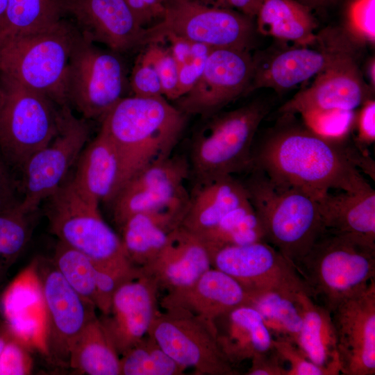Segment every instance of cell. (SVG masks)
<instances>
[{
	"label": "cell",
	"mask_w": 375,
	"mask_h": 375,
	"mask_svg": "<svg viewBox=\"0 0 375 375\" xmlns=\"http://www.w3.org/2000/svg\"><path fill=\"white\" fill-rule=\"evenodd\" d=\"M130 87L135 96L164 97L160 78L155 67L142 54L139 56L133 68Z\"/></svg>",
	"instance_id": "7bdbcfd3"
},
{
	"label": "cell",
	"mask_w": 375,
	"mask_h": 375,
	"mask_svg": "<svg viewBox=\"0 0 375 375\" xmlns=\"http://www.w3.org/2000/svg\"><path fill=\"white\" fill-rule=\"evenodd\" d=\"M69 0H8L0 44L46 31L65 19Z\"/></svg>",
	"instance_id": "d6a6232c"
},
{
	"label": "cell",
	"mask_w": 375,
	"mask_h": 375,
	"mask_svg": "<svg viewBox=\"0 0 375 375\" xmlns=\"http://www.w3.org/2000/svg\"><path fill=\"white\" fill-rule=\"evenodd\" d=\"M367 74L368 78L370 81V83L373 87H374L375 83V62L374 59L370 60L367 66Z\"/></svg>",
	"instance_id": "6f0895ef"
},
{
	"label": "cell",
	"mask_w": 375,
	"mask_h": 375,
	"mask_svg": "<svg viewBox=\"0 0 375 375\" xmlns=\"http://www.w3.org/2000/svg\"><path fill=\"white\" fill-rule=\"evenodd\" d=\"M15 171L0 152V212L15 208L22 201L20 182Z\"/></svg>",
	"instance_id": "7dc6e473"
},
{
	"label": "cell",
	"mask_w": 375,
	"mask_h": 375,
	"mask_svg": "<svg viewBox=\"0 0 375 375\" xmlns=\"http://www.w3.org/2000/svg\"><path fill=\"white\" fill-rule=\"evenodd\" d=\"M249 201L243 183L233 176L197 183L181 226L200 235Z\"/></svg>",
	"instance_id": "f1b7e54d"
},
{
	"label": "cell",
	"mask_w": 375,
	"mask_h": 375,
	"mask_svg": "<svg viewBox=\"0 0 375 375\" xmlns=\"http://www.w3.org/2000/svg\"><path fill=\"white\" fill-rule=\"evenodd\" d=\"M142 272L141 267L131 264L112 267L95 265L94 304L102 315L109 312L113 295L119 287Z\"/></svg>",
	"instance_id": "f35d334b"
},
{
	"label": "cell",
	"mask_w": 375,
	"mask_h": 375,
	"mask_svg": "<svg viewBox=\"0 0 375 375\" xmlns=\"http://www.w3.org/2000/svg\"><path fill=\"white\" fill-rule=\"evenodd\" d=\"M347 25L357 39L374 43L375 0H350L347 9Z\"/></svg>",
	"instance_id": "b9f144b4"
},
{
	"label": "cell",
	"mask_w": 375,
	"mask_h": 375,
	"mask_svg": "<svg viewBox=\"0 0 375 375\" xmlns=\"http://www.w3.org/2000/svg\"><path fill=\"white\" fill-rule=\"evenodd\" d=\"M198 236L209 253L226 246L265 242L260 222L249 201L230 211L214 227Z\"/></svg>",
	"instance_id": "e575fe53"
},
{
	"label": "cell",
	"mask_w": 375,
	"mask_h": 375,
	"mask_svg": "<svg viewBox=\"0 0 375 375\" xmlns=\"http://www.w3.org/2000/svg\"><path fill=\"white\" fill-rule=\"evenodd\" d=\"M120 356L96 316L74 342L69 366L88 375H120Z\"/></svg>",
	"instance_id": "1f68e13d"
},
{
	"label": "cell",
	"mask_w": 375,
	"mask_h": 375,
	"mask_svg": "<svg viewBox=\"0 0 375 375\" xmlns=\"http://www.w3.org/2000/svg\"><path fill=\"white\" fill-rule=\"evenodd\" d=\"M29 348L12 335L0 356V375H24L31 373L33 361Z\"/></svg>",
	"instance_id": "ee69618b"
},
{
	"label": "cell",
	"mask_w": 375,
	"mask_h": 375,
	"mask_svg": "<svg viewBox=\"0 0 375 375\" xmlns=\"http://www.w3.org/2000/svg\"><path fill=\"white\" fill-rule=\"evenodd\" d=\"M214 323L219 347L233 365L273 347V339L260 314L249 305L222 314Z\"/></svg>",
	"instance_id": "83f0119b"
},
{
	"label": "cell",
	"mask_w": 375,
	"mask_h": 375,
	"mask_svg": "<svg viewBox=\"0 0 375 375\" xmlns=\"http://www.w3.org/2000/svg\"><path fill=\"white\" fill-rule=\"evenodd\" d=\"M6 99V92L5 90L0 81V113L1 112V110L3 108L4 102Z\"/></svg>",
	"instance_id": "91938a15"
},
{
	"label": "cell",
	"mask_w": 375,
	"mask_h": 375,
	"mask_svg": "<svg viewBox=\"0 0 375 375\" xmlns=\"http://www.w3.org/2000/svg\"><path fill=\"white\" fill-rule=\"evenodd\" d=\"M174 360L198 375L239 374L223 354L214 321L181 308L158 310L148 333Z\"/></svg>",
	"instance_id": "8fae6325"
},
{
	"label": "cell",
	"mask_w": 375,
	"mask_h": 375,
	"mask_svg": "<svg viewBox=\"0 0 375 375\" xmlns=\"http://www.w3.org/2000/svg\"><path fill=\"white\" fill-rule=\"evenodd\" d=\"M340 374H375V280L331 312Z\"/></svg>",
	"instance_id": "e0dca14e"
},
{
	"label": "cell",
	"mask_w": 375,
	"mask_h": 375,
	"mask_svg": "<svg viewBox=\"0 0 375 375\" xmlns=\"http://www.w3.org/2000/svg\"><path fill=\"white\" fill-rule=\"evenodd\" d=\"M165 40L170 43L169 48L168 49L176 61L178 68L190 59L192 42L174 34L167 35L162 41Z\"/></svg>",
	"instance_id": "816d5d0a"
},
{
	"label": "cell",
	"mask_w": 375,
	"mask_h": 375,
	"mask_svg": "<svg viewBox=\"0 0 375 375\" xmlns=\"http://www.w3.org/2000/svg\"><path fill=\"white\" fill-rule=\"evenodd\" d=\"M190 194L160 208L129 216L119 226L128 261L138 267L149 265L165 246L169 234L181 226Z\"/></svg>",
	"instance_id": "7402d4cb"
},
{
	"label": "cell",
	"mask_w": 375,
	"mask_h": 375,
	"mask_svg": "<svg viewBox=\"0 0 375 375\" xmlns=\"http://www.w3.org/2000/svg\"><path fill=\"white\" fill-rule=\"evenodd\" d=\"M251 19L230 8L197 0H165L159 21L145 28L142 44L160 43L174 34L212 49L248 50L254 31Z\"/></svg>",
	"instance_id": "ba28073f"
},
{
	"label": "cell",
	"mask_w": 375,
	"mask_h": 375,
	"mask_svg": "<svg viewBox=\"0 0 375 375\" xmlns=\"http://www.w3.org/2000/svg\"><path fill=\"white\" fill-rule=\"evenodd\" d=\"M249 297L243 288L224 272L211 267L190 285L167 292L160 302L164 309L181 308L214 321L242 305Z\"/></svg>",
	"instance_id": "cb8c5ba5"
},
{
	"label": "cell",
	"mask_w": 375,
	"mask_h": 375,
	"mask_svg": "<svg viewBox=\"0 0 375 375\" xmlns=\"http://www.w3.org/2000/svg\"><path fill=\"white\" fill-rule=\"evenodd\" d=\"M2 314L10 335L29 349L46 354V312L33 263L8 287L1 299Z\"/></svg>",
	"instance_id": "603a6c76"
},
{
	"label": "cell",
	"mask_w": 375,
	"mask_h": 375,
	"mask_svg": "<svg viewBox=\"0 0 375 375\" xmlns=\"http://www.w3.org/2000/svg\"><path fill=\"white\" fill-rule=\"evenodd\" d=\"M344 47L324 70L317 75L312 85L285 103L282 115L317 112L353 111L370 98L369 88L349 49Z\"/></svg>",
	"instance_id": "2e32d148"
},
{
	"label": "cell",
	"mask_w": 375,
	"mask_h": 375,
	"mask_svg": "<svg viewBox=\"0 0 375 375\" xmlns=\"http://www.w3.org/2000/svg\"><path fill=\"white\" fill-rule=\"evenodd\" d=\"M253 72L254 60L248 50L212 49L201 76L176 99V107L187 115L208 118L247 93Z\"/></svg>",
	"instance_id": "9a60e30c"
},
{
	"label": "cell",
	"mask_w": 375,
	"mask_h": 375,
	"mask_svg": "<svg viewBox=\"0 0 375 375\" xmlns=\"http://www.w3.org/2000/svg\"><path fill=\"white\" fill-rule=\"evenodd\" d=\"M187 117L164 97L135 95L123 97L106 114L100 131L118 153L120 189L145 167L172 155L185 129Z\"/></svg>",
	"instance_id": "7a4b0ae2"
},
{
	"label": "cell",
	"mask_w": 375,
	"mask_h": 375,
	"mask_svg": "<svg viewBox=\"0 0 375 375\" xmlns=\"http://www.w3.org/2000/svg\"><path fill=\"white\" fill-rule=\"evenodd\" d=\"M32 263L45 307L46 354L58 364L69 365L71 347L85 326L97 316V308L69 285L51 258L38 256Z\"/></svg>",
	"instance_id": "4fadbf2b"
},
{
	"label": "cell",
	"mask_w": 375,
	"mask_h": 375,
	"mask_svg": "<svg viewBox=\"0 0 375 375\" xmlns=\"http://www.w3.org/2000/svg\"><path fill=\"white\" fill-rule=\"evenodd\" d=\"M279 188H300L317 199L331 190L356 192L374 179V162L344 140L324 137L306 125L276 126L252 151V169Z\"/></svg>",
	"instance_id": "6da1fadb"
},
{
	"label": "cell",
	"mask_w": 375,
	"mask_h": 375,
	"mask_svg": "<svg viewBox=\"0 0 375 375\" xmlns=\"http://www.w3.org/2000/svg\"><path fill=\"white\" fill-rule=\"evenodd\" d=\"M35 212L24 210L20 204L0 212V278L27 247Z\"/></svg>",
	"instance_id": "8d00e7d4"
},
{
	"label": "cell",
	"mask_w": 375,
	"mask_h": 375,
	"mask_svg": "<svg viewBox=\"0 0 375 375\" xmlns=\"http://www.w3.org/2000/svg\"><path fill=\"white\" fill-rule=\"evenodd\" d=\"M142 55L155 67L160 78L164 97L171 100L178 98V70L168 48L158 43L148 44Z\"/></svg>",
	"instance_id": "ab89813d"
},
{
	"label": "cell",
	"mask_w": 375,
	"mask_h": 375,
	"mask_svg": "<svg viewBox=\"0 0 375 375\" xmlns=\"http://www.w3.org/2000/svg\"><path fill=\"white\" fill-rule=\"evenodd\" d=\"M124 1L143 27L153 19L161 17L164 11V3L165 1V0Z\"/></svg>",
	"instance_id": "f907efd6"
},
{
	"label": "cell",
	"mask_w": 375,
	"mask_h": 375,
	"mask_svg": "<svg viewBox=\"0 0 375 375\" xmlns=\"http://www.w3.org/2000/svg\"><path fill=\"white\" fill-rule=\"evenodd\" d=\"M297 292L269 290L249 296L247 305L260 314L273 340L297 344L303 323Z\"/></svg>",
	"instance_id": "836d02e7"
},
{
	"label": "cell",
	"mask_w": 375,
	"mask_h": 375,
	"mask_svg": "<svg viewBox=\"0 0 375 375\" xmlns=\"http://www.w3.org/2000/svg\"><path fill=\"white\" fill-rule=\"evenodd\" d=\"M68 14L87 40L115 53L142 46L145 28L124 0H69Z\"/></svg>",
	"instance_id": "ffe728a7"
},
{
	"label": "cell",
	"mask_w": 375,
	"mask_h": 375,
	"mask_svg": "<svg viewBox=\"0 0 375 375\" xmlns=\"http://www.w3.org/2000/svg\"><path fill=\"white\" fill-rule=\"evenodd\" d=\"M297 297L303 319L297 346L328 375L340 374L331 312L304 291L298 292Z\"/></svg>",
	"instance_id": "f546056e"
},
{
	"label": "cell",
	"mask_w": 375,
	"mask_h": 375,
	"mask_svg": "<svg viewBox=\"0 0 375 375\" xmlns=\"http://www.w3.org/2000/svg\"><path fill=\"white\" fill-rule=\"evenodd\" d=\"M251 360V365L247 375H287L288 369L274 347L267 351L254 356Z\"/></svg>",
	"instance_id": "681fc988"
},
{
	"label": "cell",
	"mask_w": 375,
	"mask_h": 375,
	"mask_svg": "<svg viewBox=\"0 0 375 375\" xmlns=\"http://www.w3.org/2000/svg\"><path fill=\"white\" fill-rule=\"evenodd\" d=\"M125 87L124 67L117 53L98 48L78 32L67 70L69 106L85 119H101L124 97Z\"/></svg>",
	"instance_id": "30bf717a"
},
{
	"label": "cell",
	"mask_w": 375,
	"mask_h": 375,
	"mask_svg": "<svg viewBox=\"0 0 375 375\" xmlns=\"http://www.w3.org/2000/svg\"><path fill=\"white\" fill-rule=\"evenodd\" d=\"M249 172L242 183L265 242L294 266L325 231L318 202L300 188L274 185L260 170Z\"/></svg>",
	"instance_id": "3957f363"
},
{
	"label": "cell",
	"mask_w": 375,
	"mask_h": 375,
	"mask_svg": "<svg viewBox=\"0 0 375 375\" xmlns=\"http://www.w3.org/2000/svg\"><path fill=\"white\" fill-rule=\"evenodd\" d=\"M11 337V335L6 327L0 329V356L2 353V351Z\"/></svg>",
	"instance_id": "9f6ffc18"
},
{
	"label": "cell",
	"mask_w": 375,
	"mask_h": 375,
	"mask_svg": "<svg viewBox=\"0 0 375 375\" xmlns=\"http://www.w3.org/2000/svg\"><path fill=\"white\" fill-rule=\"evenodd\" d=\"M212 267L235 279L249 295L308 289L294 265L266 242L226 246L210 253Z\"/></svg>",
	"instance_id": "5bb4252c"
},
{
	"label": "cell",
	"mask_w": 375,
	"mask_h": 375,
	"mask_svg": "<svg viewBox=\"0 0 375 375\" xmlns=\"http://www.w3.org/2000/svg\"><path fill=\"white\" fill-rule=\"evenodd\" d=\"M78 34L76 26L63 19L46 31L0 44V75L43 94L60 107L69 106L67 70Z\"/></svg>",
	"instance_id": "8992f818"
},
{
	"label": "cell",
	"mask_w": 375,
	"mask_h": 375,
	"mask_svg": "<svg viewBox=\"0 0 375 375\" xmlns=\"http://www.w3.org/2000/svg\"><path fill=\"white\" fill-rule=\"evenodd\" d=\"M312 10H324L337 4L340 0H297Z\"/></svg>",
	"instance_id": "db71d44e"
},
{
	"label": "cell",
	"mask_w": 375,
	"mask_h": 375,
	"mask_svg": "<svg viewBox=\"0 0 375 375\" xmlns=\"http://www.w3.org/2000/svg\"><path fill=\"white\" fill-rule=\"evenodd\" d=\"M212 49L206 44L192 42L190 59L178 68L177 99L185 94L197 83L203 71Z\"/></svg>",
	"instance_id": "bcb514c9"
},
{
	"label": "cell",
	"mask_w": 375,
	"mask_h": 375,
	"mask_svg": "<svg viewBox=\"0 0 375 375\" xmlns=\"http://www.w3.org/2000/svg\"><path fill=\"white\" fill-rule=\"evenodd\" d=\"M119 365L120 375H182L186 370L149 334L120 356Z\"/></svg>",
	"instance_id": "d590c367"
},
{
	"label": "cell",
	"mask_w": 375,
	"mask_h": 375,
	"mask_svg": "<svg viewBox=\"0 0 375 375\" xmlns=\"http://www.w3.org/2000/svg\"><path fill=\"white\" fill-rule=\"evenodd\" d=\"M325 231L375 247V190L331 192L317 199Z\"/></svg>",
	"instance_id": "484cf974"
},
{
	"label": "cell",
	"mask_w": 375,
	"mask_h": 375,
	"mask_svg": "<svg viewBox=\"0 0 375 375\" xmlns=\"http://www.w3.org/2000/svg\"><path fill=\"white\" fill-rule=\"evenodd\" d=\"M269 111L267 103L253 101L208 117L190 146L188 160L196 182L249 172L254 137Z\"/></svg>",
	"instance_id": "5b68a950"
},
{
	"label": "cell",
	"mask_w": 375,
	"mask_h": 375,
	"mask_svg": "<svg viewBox=\"0 0 375 375\" xmlns=\"http://www.w3.org/2000/svg\"><path fill=\"white\" fill-rule=\"evenodd\" d=\"M273 347L281 359L289 364L287 375H328L326 371L310 361L297 344L273 340Z\"/></svg>",
	"instance_id": "f6af8a7d"
},
{
	"label": "cell",
	"mask_w": 375,
	"mask_h": 375,
	"mask_svg": "<svg viewBox=\"0 0 375 375\" xmlns=\"http://www.w3.org/2000/svg\"><path fill=\"white\" fill-rule=\"evenodd\" d=\"M87 119L76 117L69 106L60 107L58 129L52 140L35 152L20 169V206L36 212L44 200L65 182L90 136Z\"/></svg>",
	"instance_id": "7c38bea8"
},
{
	"label": "cell",
	"mask_w": 375,
	"mask_h": 375,
	"mask_svg": "<svg viewBox=\"0 0 375 375\" xmlns=\"http://www.w3.org/2000/svg\"><path fill=\"white\" fill-rule=\"evenodd\" d=\"M263 0H227L228 7H234L241 13L253 19L256 17Z\"/></svg>",
	"instance_id": "f5cc1de1"
},
{
	"label": "cell",
	"mask_w": 375,
	"mask_h": 375,
	"mask_svg": "<svg viewBox=\"0 0 375 375\" xmlns=\"http://www.w3.org/2000/svg\"><path fill=\"white\" fill-rule=\"evenodd\" d=\"M343 47L335 44L322 49L291 48L274 54L262 64L254 61L253 76L247 93L262 88L276 92L290 89L324 70Z\"/></svg>",
	"instance_id": "d4e9b609"
},
{
	"label": "cell",
	"mask_w": 375,
	"mask_h": 375,
	"mask_svg": "<svg viewBox=\"0 0 375 375\" xmlns=\"http://www.w3.org/2000/svg\"><path fill=\"white\" fill-rule=\"evenodd\" d=\"M206 5L216 6V7H225L229 8L227 5V0H197Z\"/></svg>",
	"instance_id": "680465c9"
},
{
	"label": "cell",
	"mask_w": 375,
	"mask_h": 375,
	"mask_svg": "<svg viewBox=\"0 0 375 375\" xmlns=\"http://www.w3.org/2000/svg\"><path fill=\"white\" fill-rule=\"evenodd\" d=\"M256 17L257 30L264 35L304 46L317 39L311 10L297 0H263Z\"/></svg>",
	"instance_id": "4dcf8cb0"
},
{
	"label": "cell",
	"mask_w": 375,
	"mask_h": 375,
	"mask_svg": "<svg viewBox=\"0 0 375 375\" xmlns=\"http://www.w3.org/2000/svg\"><path fill=\"white\" fill-rule=\"evenodd\" d=\"M7 1L8 0H0V38L5 28Z\"/></svg>",
	"instance_id": "11a10c76"
},
{
	"label": "cell",
	"mask_w": 375,
	"mask_h": 375,
	"mask_svg": "<svg viewBox=\"0 0 375 375\" xmlns=\"http://www.w3.org/2000/svg\"><path fill=\"white\" fill-rule=\"evenodd\" d=\"M5 102L0 113V152L15 170L56 134L60 107L43 94L0 75Z\"/></svg>",
	"instance_id": "9c48e42d"
},
{
	"label": "cell",
	"mask_w": 375,
	"mask_h": 375,
	"mask_svg": "<svg viewBox=\"0 0 375 375\" xmlns=\"http://www.w3.org/2000/svg\"><path fill=\"white\" fill-rule=\"evenodd\" d=\"M294 267L310 295L331 312L375 280V247L324 231Z\"/></svg>",
	"instance_id": "277c9868"
},
{
	"label": "cell",
	"mask_w": 375,
	"mask_h": 375,
	"mask_svg": "<svg viewBox=\"0 0 375 375\" xmlns=\"http://www.w3.org/2000/svg\"><path fill=\"white\" fill-rule=\"evenodd\" d=\"M375 141V101L371 99L361 106L357 117V137L355 146L367 153V148Z\"/></svg>",
	"instance_id": "c3c4849f"
},
{
	"label": "cell",
	"mask_w": 375,
	"mask_h": 375,
	"mask_svg": "<svg viewBox=\"0 0 375 375\" xmlns=\"http://www.w3.org/2000/svg\"><path fill=\"white\" fill-rule=\"evenodd\" d=\"M51 259L69 285L95 306V265L92 260L60 241Z\"/></svg>",
	"instance_id": "74e56055"
},
{
	"label": "cell",
	"mask_w": 375,
	"mask_h": 375,
	"mask_svg": "<svg viewBox=\"0 0 375 375\" xmlns=\"http://www.w3.org/2000/svg\"><path fill=\"white\" fill-rule=\"evenodd\" d=\"M212 267L209 251L200 238L179 226L169 234L154 260L142 268L167 292L185 288Z\"/></svg>",
	"instance_id": "44dd1931"
},
{
	"label": "cell",
	"mask_w": 375,
	"mask_h": 375,
	"mask_svg": "<svg viewBox=\"0 0 375 375\" xmlns=\"http://www.w3.org/2000/svg\"><path fill=\"white\" fill-rule=\"evenodd\" d=\"M71 181L83 196L98 202H112L121 185V164L117 150L99 131L85 145L76 162Z\"/></svg>",
	"instance_id": "4316f807"
},
{
	"label": "cell",
	"mask_w": 375,
	"mask_h": 375,
	"mask_svg": "<svg viewBox=\"0 0 375 375\" xmlns=\"http://www.w3.org/2000/svg\"><path fill=\"white\" fill-rule=\"evenodd\" d=\"M190 174L189 160L182 155H172L137 173L111 202L117 225L132 215L162 208L189 195L184 183Z\"/></svg>",
	"instance_id": "ac0fdd59"
},
{
	"label": "cell",
	"mask_w": 375,
	"mask_h": 375,
	"mask_svg": "<svg viewBox=\"0 0 375 375\" xmlns=\"http://www.w3.org/2000/svg\"><path fill=\"white\" fill-rule=\"evenodd\" d=\"M47 200L49 228L58 241L83 253L96 265L131 264L120 237L102 217L99 203L81 194L71 180Z\"/></svg>",
	"instance_id": "52a82bcc"
},
{
	"label": "cell",
	"mask_w": 375,
	"mask_h": 375,
	"mask_svg": "<svg viewBox=\"0 0 375 375\" xmlns=\"http://www.w3.org/2000/svg\"><path fill=\"white\" fill-rule=\"evenodd\" d=\"M353 111L331 110L302 115L305 125L331 139L344 140L353 122Z\"/></svg>",
	"instance_id": "60d3db41"
},
{
	"label": "cell",
	"mask_w": 375,
	"mask_h": 375,
	"mask_svg": "<svg viewBox=\"0 0 375 375\" xmlns=\"http://www.w3.org/2000/svg\"><path fill=\"white\" fill-rule=\"evenodd\" d=\"M159 289L156 281L143 271L119 287L109 312L99 318L119 356L147 334L159 310Z\"/></svg>",
	"instance_id": "d6986e66"
}]
</instances>
